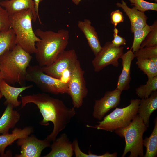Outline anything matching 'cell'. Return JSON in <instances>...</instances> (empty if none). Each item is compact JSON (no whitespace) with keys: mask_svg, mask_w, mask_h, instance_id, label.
I'll return each mask as SVG.
<instances>
[{"mask_svg":"<svg viewBox=\"0 0 157 157\" xmlns=\"http://www.w3.org/2000/svg\"><path fill=\"white\" fill-rule=\"evenodd\" d=\"M122 92L116 88L113 90L107 91L101 99L95 100L92 113L93 117L99 121L101 120L108 112L119 104Z\"/></svg>","mask_w":157,"mask_h":157,"instance_id":"obj_12","label":"cell"},{"mask_svg":"<svg viewBox=\"0 0 157 157\" xmlns=\"http://www.w3.org/2000/svg\"><path fill=\"white\" fill-rule=\"evenodd\" d=\"M51 151L44 157H71L73 155L72 143L65 133L53 142Z\"/></svg>","mask_w":157,"mask_h":157,"instance_id":"obj_14","label":"cell"},{"mask_svg":"<svg viewBox=\"0 0 157 157\" xmlns=\"http://www.w3.org/2000/svg\"><path fill=\"white\" fill-rule=\"evenodd\" d=\"M113 31V39L111 42L112 45L117 47H120L122 45H126V41L124 38L118 35V29L116 28H114Z\"/></svg>","mask_w":157,"mask_h":157,"instance_id":"obj_33","label":"cell"},{"mask_svg":"<svg viewBox=\"0 0 157 157\" xmlns=\"http://www.w3.org/2000/svg\"><path fill=\"white\" fill-rule=\"evenodd\" d=\"M154 128L150 136L143 140V144L146 151L144 157H156L157 156V119L154 120Z\"/></svg>","mask_w":157,"mask_h":157,"instance_id":"obj_22","label":"cell"},{"mask_svg":"<svg viewBox=\"0 0 157 157\" xmlns=\"http://www.w3.org/2000/svg\"><path fill=\"white\" fill-rule=\"evenodd\" d=\"M0 6L5 8L9 15L30 9L33 12V21L35 22L38 19L33 0H5L0 2Z\"/></svg>","mask_w":157,"mask_h":157,"instance_id":"obj_20","label":"cell"},{"mask_svg":"<svg viewBox=\"0 0 157 157\" xmlns=\"http://www.w3.org/2000/svg\"><path fill=\"white\" fill-rule=\"evenodd\" d=\"M135 57L142 59H151L157 57V46L140 48L134 52Z\"/></svg>","mask_w":157,"mask_h":157,"instance_id":"obj_30","label":"cell"},{"mask_svg":"<svg viewBox=\"0 0 157 157\" xmlns=\"http://www.w3.org/2000/svg\"><path fill=\"white\" fill-rule=\"evenodd\" d=\"M116 5L117 7L122 9L129 18L131 32L133 33L135 30L143 28L147 24L148 17L144 13L140 11L133 7L130 8L124 0H122L121 3H117Z\"/></svg>","mask_w":157,"mask_h":157,"instance_id":"obj_15","label":"cell"},{"mask_svg":"<svg viewBox=\"0 0 157 157\" xmlns=\"http://www.w3.org/2000/svg\"><path fill=\"white\" fill-rule=\"evenodd\" d=\"M136 58L138 67L147 76L148 79L157 76V65L151 60Z\"/></svg>","mask_w":157,"mask_h":157,"instance_id":"obj_24","label":"cell"},{"mask_svg":"<svg viewBox=\"0 0 157 157\" xmlns=\"http://www.w3.org/2000/svg\"><path fill=\"white\" fill-rule=\"evenodd\" d=\"M2 96H3L2 95L1 92H0V99L2 98Z\"/></svg>","mask_w":157,"mask_h":157,"instance_id":"obj_37","label":"cell"},{"mask_svg":"<svg viewBox=\"0 0 157 157\" xmlns=\"http://www.w3.org/2000/svg\"><path fill=\"white\" fill-rule=\"evenodd\" d=\"M21 100L22 108L30 103L37 106L43 117L40 124L47 126L49 122L53 123L52 131L45 139L50 142L55 140L59 133L65 128L76 113L74 107L69 108L62 100L44 92L22 96Z\"/></svg>","mask_w":157,"mask_h":157,"instance_id":"obj_1","label":"cell"},{"mask_svg":"<svg viewBox=\"0 0 157 157\" xmlns=\"http://www.w3.org/2000/svg\"><path fill=\"white\" fill-rule=\"evenodd\" d=\"M72 146L74 152L76 157H116L117 153L114 152L110 153L108 152L101 155L94 154L89 151L88 154H85L81 151L79 148L78 140L76 138L74 139L72 143Z\"/></svg>","mask_w":157,"mask_h":157,"instance_id":"obj_28","label":"cell"},{"mask_svg":"<svg viewBox=\"0 0 157 157\" xmlns=\"http://www.w3.org/2000/svg\"><path fill=\"white\" fill-rule=\"evenodd\" d=\"M0 118V134L9 133L10 129L15 127L20 119V114L13 110V106L8 104Z\"/></svg>","mask_w":157,"mask_h":157,"instance_id":"obj_21","label":"cell"},{"mask_svg":"<svg viewBox=\"0 0 157 157\" xmlns=\"http://www.w3.org/2000/svg\"><path fill=\"white\" fill-rule=\"evenodd\" d=\"M33 85L21 87H15L12 86L7 83L4 80L2 79L0 81V92L2 95L6 99L4 104L11 105L14 108H16L21 104V101L18 100L20 94L25 90L31 88Z\"/></svg>","mask_w":157,"mask_h":157,"instance_id":"obj_17","label":"cell"},{"mask_svg":"<svg viewBox=\"0 0 157 157\" xmlns=\"http://www.w3.org/2000/svg\"><path fill=\"white\" fill-rule=\"evenodd\" d=\"M78 60V56L74 49L64 50L51 64L42 67L46 74L57 78L62 79L66 72L70 74Z\"/></svg>","mask_w":157,"mask_h":157,"instance_id":"obj_9","label":"cell"},{"mask_svg":"<svg viewBox=\"0 0 157 157\" xmlns=\"http://www.w3.org/2000/svg\"><path fill=\"white\" fill-rule=\"evenodd\" d=\"M78 26L83 33L88 45L95 56L101 48L98 35L94 27L91 25V22L87 19L79 21Z\"/></svg>","mask_w":157,"mask_h":157,"instance_id":"obj_16","label":"cell"},{"mask_svg":"<svg viewBox=\"0 0 157 157\" xmlns=\"http://www.w3.org/2000/svg\"><path fill=\"white\" fill-rule=\"evenodd\" d=\"M10 28L16 37L17 44L30 54L36 52V42L41 40L35 35L32 26V10L28 9L9 15Z\"/></svg>","mask_w":157,"mask_h":157,"instance_id":"obj_4","label":"cell"},{"mask_svg":"<svg viewBox=\"0 0 157 157\" xmlns=\"http://www.w3.org/2000/svg\"><path fill=\"white\" fill-rule=\"evenodd\" d=\"M50 142L46 139L39 140L33 134L18 139L16 143L20 147V154H16L15 157H40L44 149L50 147Z\"/></svg>","mask_w":157,"mask_h":157,"instance_id":"obj_11","label":"cell"},{"mask_svg":"<svg viewBox=\"0 0 157 157\" xmlns=\"http://www.w3.org/2000/svg\"><path fill=\"white\" fill-rule=\"evenodd\" d=\"M2 79V78L1 75V72L0 70V81Z\"/></svg>","mask_w":157,"mask_h":157,"instance_id":"obj_36","label":"cell"},{"mask_svg":"<svg viewBox=\"0 0 157 157\" xmlns=\"http://www.w3.org/2000/svg\"><path fill=\"white\" fill-rule=\"evenodd\" d=\"M157 109V90L152 92L149 97L140 100L138 114L147 128L149 126L150 116Z\"/></svg>","mask_w":157,"mask_h":157,"instance_id":"obj_19","label":"cell"},{"mask_svg":"<svg viewBox=\"0 0 157 157\" xmlns=\"http://www.w3.org/2000/svg\"><path fill=\"white\" fill-rule=\"evenodd\" d=\"M140 100L132 99L128 106L122 108L116 107L102 120L97 122V125L94 126L87 125L86 126L110 132L119 128L126 127L131 124L138 114Z\"/></svg>","mask_w":157,"mask_h":157,"instance_id":"obj_6","label":"cell"},{"mask_svg":"<svg viewBox=\"0 0 157 157\" xmlns=\"http://www.w3.org/2000/svg\"></svg>","mask_w":157,"mask_h":157,"instance_id":"obj_39","label":"cell"},{"mask_svg":"<svg viewBox=\"0 0 157 157\" xmlns=\"http://www.w3.org/2000/svg\"><path fill=\"white\" fill-rule=\"evenodd\" d=\"M124 49L123 47L113 46L110 42H106L92 61L94 71L99 72L110 65L118 67V60L123 53Z\"/></svg>","mask_w":157,"mask_h":157,"instance_id":"obj_10","label":"cell"},{"mask_svg":"<svg viewBox=\"0 0 157 157\" xmlns=\"http://www.w3.org/2000/svg\"><path fill=\"white\" fill-rule=\"evenodd\" d=\"M157 90V76L148 79L146 83L142 85L135 89L137 96L142 99L148 97L151 93Z\"/></svg>","mask_w":157,"mask_h":157,"instance_id":"obj_25","label":"cell"},{"mask_svg":"<svg viewBox=\"0 0 157 157\" xmlns=\"http://www.w3.org/2000/svg\"><path fill=\"white\" fill-rule=\"evenodd\" d=\"M111 23L116 28L118 24L124 21V17L123 13L119 10L112 11L110 14Z\"/></svg>","mask_w":157,"mask_h":157,"instance_id":"obj_32","label":"cell"},{"mask_svg":"<svg viewBox=\"0 0 157 157\" xmlns=\"http://www.w3.org/2000/svg\"><path fill=\"white\" fill-rule=\"evenodd\" d=\"M151 30V26L147 24L143 28L136 30L133 32L134 39L131 48L133 52L140 48L141 44Z\"/></svg>","mask_w":157,"mask_h":157,"instance_id":"obj_26","label":"cell"},{"mask_svg":"<svg viewBox=\"0 0 157 157\" xmlns=\"http://www.w3.org/2000/svg\"><path fill=\"white\" fill-rule=\"evenodd\" d=\"M17 44L16 36L12 28L0 33V57L6 51L13 49Z\"/></svg>","mask_w":157,"mask_h":157,"instance_id":"obj_23","label":"cell"},{"mask_svg":"<svg viewBox=\"0 0 157 157\" xmlns=\"http://www.w3.org/2000/svg\"><path fill=\"white\" fill-rule=\"evenodd\" d=\"M34 131L33 127L29 126L23 129L15 128L11 133L2 134L0 135V156H7L4 153L6 148L18 139L28 136Z\"/></svg>","mask_w":157,"mask_h":157,"instance_id":"obj_18","label":"cell"},{"mask_svg":"<svg viewBox=\"0 0 157 157\" xmlns=\"http://www.w3.org/2000/svg\"><path fill=\"white\" fill-rule=\"evenodd\" d=\"M35 3V8L37 16V18L40 24H42V22L40 19L38 12V8L40 3L43 0H33Z\"/></svg>","mask_w":157,"mask_h":157,"instance_id":"obj_34","label":"cell"},{"mask_svg":"<svg viewBox=\"0 0 157 157\" xmlns=\"http://www.w3.org/2000/svg\"><path fill=\"white\" fill-rule=\"evenodd\" d=\"M10 28L9 15L6 9L0 6V33Z\"/></svg>","mask_w":157,"mask_h":157,"instance_id":"obj_31","label":"cell"},{"mask_svg":"<svg viewBox=\"0 0 157 157\" xmlns=\"http://www.w3.org/2000/svg\"><path fill=\"white\" fill-rule=\"evenodd\" d=\"M150 1H154L155 3H156L157 2V0H150Z\"/></svg>","mask_w":157,"mask_h":157,"instance_id":"obj_38","label":"cell"},{"mask_svg":"<svg viewBox=\"0 0 157 157\" xmlns=\"http://www.w3.org/2000/svg\"><path fill=\"white\" fill-rule=\"evenodd\" d=\"M147 128L137 114L128 126L114 131L117 135L125 138V146L122 157L129 152V157H144L143 136Z\"/></svg>","mask_w":157,"mask_h":157,"instance_id":"obj_5","label":"cell"},{"mask_svg":"<svg viewBox=\"0 0 157 157\" xmlns=\"http://www.w3.org/2000/svg\"><path fill=\"white\" fill-rule=\"evenodd\" d=\"M151 30L147 34L140 45V48L157 46V20L151 26Z\"/></svg>","mask_w":157,"mask_h":157,"instance_id":"obj_27","label":"cell"},{"mask_svg":"<svg viewBox=\"0 0 157 157\" xmlns=\"http://www.w3.org/2000/svg\"><path fill=\"white\" fill-rule=\"evenodd\" d=\"M135 57L134 52L131 48L126 52L123 53L120 58L122 59V68L118 77L116 88L121 92L127 90L130 88L131 63Z\"/></svg>","mask_w":157,"mask_h":157,"instance_id":"obj_13","label":"cell"},{"mask_svg":"<svg viewBox=\"0 0 157 157\" xmlns=\"http://www.w3.org/2000/svg\"><path fill=\"white\" fill-rule=\"evenodd\" d=\"M76 5H78L82 0H71Z\"/></svg>","mask_w":157,"mask_h":157,"instance_id":"obj_35","label":"cell"},{"mask_svg":"<svg viewBox=\"0 0 157 157\" xmlns=\"http://www.w3.org/2000/svg\"><path fill=\"white\" fill-rule=\"evenodd\" d=\"M26 80L34 83L44 92L56 95L68 93V82L46 74L39 65H29Z\"/></svg>","mask_w":157,"mask_h":157,"instance_id":"obj_7","label":"cell"},{"mask_svg":"<svg viewBox=\"0 0 157 157\" xmlns=\"http://www.w3.org/2000/svg\"><path fill=\"white\" fill-rule=\"evenodd\" d=\"M84 74V71L82 69L79 61L78 60L69 74L68 81V94L71 98L74 108H79L81 106L84 99L88 93Z\"/></svg>","mask_w":157,"mask_h":157,"instance_id":"obj_8","label":"cell"},{"mask_svg":"<svg viewBox=\"0 0 157 157\" xmlns=\"http://www.w3.org/2000/svg\"><path fill=\"white\" fill-rule=\"evenodd\" d=\"M35 33L41 39L35 43L36 60L41 67L49 66L65 50L68 44L69 31L63 29L55 32L51 30L44 31L38 28Z\"/></svg>","mask_w":157,"mask_h":157,"instance_id":"obj_2","label":"cell"},{"mask_svg":"<svg viewBox=\"0 0 157 157\" xmlns=\"http://www.w3.org/2000/svg\"><path fill=\"white\" fill-rule=\"evenodd\" d=\"M32 56L17 44L0 57V70L2 79L9 85H22L26 81L27 69Z\"/></svg>","mask_w":157,"mask_h":157,"instance_id":"obj_3","label":"cell"},{"mask_svg":"<svg viewBox=\"0 0 157 157\" xmlns=\"http://www.w3.org/2000/svg\"><path fill=\"white\" fill-rule=\"evenodd\" d=\"M133 7L143 13L148 10L157 11V3L144 0H129Z\"/></svg>","mask_w":157,"mask_h":157,"instance_id":"obj_29","label":"cell"}]
</instances>
